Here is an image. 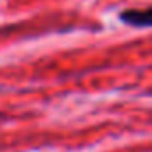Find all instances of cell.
Returning a JSON list of instances; mask_svg holds the SVG:
<instances>
[{
    "mask_svg": "<svg viewBox=\"0 0 152 152\" xmlns=\"http://www.w3.org/2000/svg\"><path fill=\"white\" fill-rule=\"evenodd\" d=\"M118 16L124 23H127L131 27H138V29H145L152 22V11L148 7H145V9H125Z\"/></svg>",
    "mask_w": 152,
    "mask_h": 152,
    "instance_id": "cell-1",
    "label": "cell"
}]
</instances>
